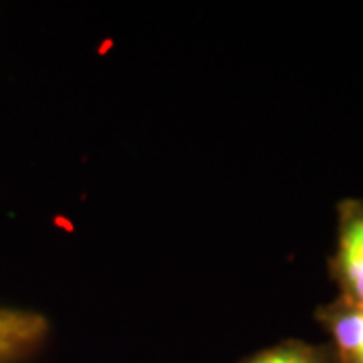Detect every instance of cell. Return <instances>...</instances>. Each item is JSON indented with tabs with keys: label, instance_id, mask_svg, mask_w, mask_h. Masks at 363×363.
<instances>
[{
	"label": "cell",
	"instance_id": "cell-1",
	"mask_svg": "<svg viewBox=\"0 0 363 363\" xmlns=\"http://www.w3.org/2000/svg\"><path fill=\"white\" fill-rule=\"evenodd\" d=\"M327 271L339 297L363 305V198L339 200L337 242Z\"/></svg>",
	"mask_w": 363,
	"mask_h": 363
},
{
	"label": "cell",
	"instance_id": "cell-2",
	"mask_svg": "<svg viewBox=\"0 0 363 363\" xmlns=\"http://www.w3.org/2000/svg\"><path fill=\"white\" fill-rule=\"evenodd\" d=\"M315 321L331 339L337 363H363V305L333 298L317 307Z\"/></svg>",
	"mask_w": 363,
	"mask_h": 363
},
{
	"label": "cell",
	"instance_id": "cell-3",
	"mask_svg": "<svg viewBox=\"0 0 363 363\" xmlns=\"http://www.w3.org/2000/svg\"><path fill=\"white\" fill-rule=\"evenodd\" d=\"M240 363H337V357L329 343L285 339L277 345L248 355Z\"/></svg>",
	"mask_w": 363,
	"mask_h": 363
}]
</instances>
